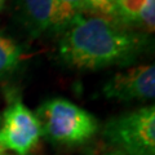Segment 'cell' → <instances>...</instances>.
I'll use <instances>...</instances> for the list:
<instances>
[{
  "label": "cell",
  "mask_w": 155,
  "mask_h": 155,
  "mask_svg": "<svg viewBox=\"0 0 155 155\" xmlns=\"http://www.w3.org/2000/svg\"><path fill=\"white\" fill-rule=\"evenodd\" d=\"M58 40V57L78 70H101L134 62L150 47V35L93 14L78 16Z\"/></svg>",
  "instance_id": "cell-1"
},
{
  "label": "cell",
  "mask_w": 155,
  "mask_h": 155,
  "mask_svg": "<svg viewBox=\"0 0 155 155\" xmlns=\"http://www.w3.org/2000/svg\"><path fill=\"white\" fill-rule=\"evenodd\" d=\"M35 114L43 136L58 145H83L98 130V120L93 114L61 97L44 101Z\"/></svg>",
  "instance_id": "cell-2"
},
{
  "label": "cell",
  "mask_w": 155,
  "mask_h": 155,
  "mask_svg": "<svg viewBox=\"0 0 155 155\" xmlns=\"http://www.w3.org/2000/svg\"><path fill=\"white\" fill-rule=\"evenodd\" d=\"M102 136L109 147L124 155H155L154 105L109 119Z\"/></svg>",
  "instance_id": "cell-3"
},
{
  "label": "cell",
  "mask_w": 155,
  "mask_h": 155,
  "mask_svg": "<svg viewBox=\"0 0 155 155\" xmlns=\"http://www.w3.org/2000/svg\"><path fill=\"white\" fill-rule=\"evenodd\" d=\"M41 136V125L36 114L21 98H12L0 122V146L5 151L27 155L39 143Z\"/></svg>",
  "instance_id": "cell-4"
},
{
  "label": "cell",
  "mask_w": 155,
  "mask_h": 155,
  "mask_svg": "<svg viewBox=\"0 0 155 155\" xmlns=\"http://www.w3.org/2000/svg\"><path fill=\"white\" fill-rule=\"evenodd\" d=\"M104 96L120 102L153 101L155 97V67L153 64L138 65L114 74L106 81Z\"/></svg>",
  "instance_id": "cell-5"
},
{
  "label": "cell",
  "mask_w": 155,
  "mask_h": 155,
  "mask_svg": "<svg viewBox=\"0 0 155 155\" xmlns=\"http://www.w3.org/2000/svg\"><path fill=\"white\" fill-rule=\"evenodd\" d=\"M18 18L32 38L61 34L54 0H16Z\"/></svg>",
  "instance_id": "cell-6"
},
{
  "label": "cell",
  "mask_w": 155,
  "mask_h": 155,
  "mask_svg": "<svg viewBox=\"0 0 155 155\" xmlns=\"http://www.w3.org/2000/svg\"><path fill=\"white\" fill-rule=\"evenodd\" d=\"M118 22L136 31L153 34L155 28V0H116Z\"/></svg>",
  "instance_id": "cell-7"
},
{
  "label": "cell",
  "mask_w": 155,
  "mask_h": 155,
  "mask_svg": "<svg viewBox=\"0 0 155 155\" xmlns=\"http://www.w3.org/2000/svg\"><path fill=\"white\" fill-rule=\"evenodd\" d=\"M25 58L22 47L0 31V78L14 72Z\"/></svg>",
  "instance_id": "cell-8"
},
{
  "label": "cell",
  "mask_w": 155,
  "mask_h": 155,
  "mask_svg": "<svg viewBox=\"0 0 155 155\" xmlns=\"http://www.w3.org/2000/svg\"><path fill=\"white\" fill-rule=\"evenodd\" d=\"M61 34L78 16L92 14L87 0H54ZM60 34V35H61Z\"/></svg>",
  "instance_id": "cell-9"
},
{
  "label": "cell",
  "mask_w": 155,
  "mask_h": 155,
  "mask_svg": "<svg viewBox=\"0 0 155 155\" xmlns=\"http://www.w3.org/2000/svg\"><path fill=\"white\" fill-rule=\"evenodd\" d=\"M93 16L105 17L118 22V4L116 0H87Z\"/></svg>",
  "instance_id": "cell-10"
},
{
  "label": "cell",
  "mask_w": 155,
  "mask_h": 155,
  "mask_svg": "<svg viewBox=\"0 0 155 155\" xmlns=\"http://www.w3.org/2000/svg\"><path fill=\"white\" fill-rule=\"evenodd\" d=\"M89 155H124V154L118 151V150L113 149V147L105 146V147H101L98 150H94V151H92Z\"/></svg>",
  "instance_id": "cell-11"
},
{
  "label": "cell",
  "mask_w": 155,
  "mask_h": 155,
  "mask_svg": "<svg viewBox=\"0 0 155 155\" xmlns=\"http://www.w3.org/2000/svg\"><path fill=\"white\" fill-rule=\"evenodd\" d=\"M4 3H5V0H0V12H2L4 8Z\"/></svg>",
  "instance_id": "cell-12"
},
{
  "label": "cell",
  "mask_w": 155,
  "mask_h": 155,
  "mask_svg": "<svg viewBox=\"0 0 155 155\" xmlns=\"http://www.w3.org/2000/svg\"><path fill=\"white\" fill-rule=\"evenodd\" d=\"M0 155H7V151L4 150L2 146H0Z\"/></svg>",
  "instance_id": "cell-13"
}]
</instances>
